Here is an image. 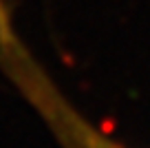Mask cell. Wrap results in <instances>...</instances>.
<instances>
[{
	"label": "cell",
	"instance_id": "6da1fadb",
	"mask_svg": "<svg viewBox=\"0 0 150 148\" xmlns=\"http://www.w3.org/2000/svg\"><path fill=\"white\" fill-rule=\"evenodd\" d=\"M86 146L88 148H124V146H119V144H115V142H110V139H104L102 135H95V133H86Z\"/></svg>",
	"mask_w": 150,
	"mask_h": 148
}]
</instances>
